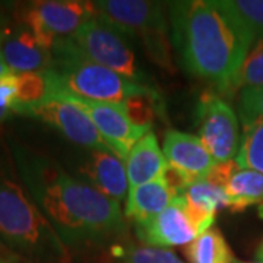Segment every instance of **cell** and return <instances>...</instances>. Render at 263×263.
Wrapping results in <instances>:
<instances>
[{
    "instance_id": "6da1fadb",
    "label": "cell",
    "mask_w": 263,
    "mask_h": 263,
    "mask_svg": "<svg viewBox=\"0 0 263 263\" xmlns=\"http://www.w3.org/2000/svg\"><path fill=\"white\" fill-rule=\"evenodd\" d=\"M15 161L28 193L69 250L104 245L126 233L120 202L28 149L15 148Z\"/></svg>"
},
{
    "instance_id": "7a4b0ae2",
    "label": "cell",
    "mask_w": 263,
    "mask_h": 263,
    "mask_svg": "<svg viewBox=\"0 0 263 263\" xmlns=\"http://www.w3.org/2000/svg\"><path fill=\"white\" fill-rule=\"evenodd\" d=\"M171 41L189 73L230 91L254 34L227 0L168 3Z\"/></svg>"
},
{
    "instance_id": "3957f363",
    "label": "cell",
    "mask_w": 263,
    "mask_h": 263,
    "mask_svg": "<svg viewBox=\"0 0 263 263\" xmlns=\"http://www.w3.org/2000/svg\"><path fill=\"white\" fill-rule=\"evenodd\" d=\"M0 243L28 263H70V250L28 190L0 176Z\"/></svg>"
},
{
    "instance_id": "277c9868",
    "label": "cell",
    "mask_w": 263,
    "mask_h": 263,
    "mask_svg": "<svg viewBox=\"0 0 263 263\" xmlns=\"http://www.w3.org/2000/svg\"><path fill=\"white\" fill-rule=\"evenodd\" d=\"M51 70L56 78V97L73 95L98 103L123 105L132 98L155 94L149 86L126 79L81 56L66 37L56 40L53 46Z\"/></svg>"
},
{
    "instance_id": "5b68a950",
    "label": "cell",
    "mask_w": 263,
    "mask_h": 263,
    "mask_svg": "<svg viewBox=\"0 0 263 263\" xmlns=\"http://www.w3.org/2000/svg\"><path fill=\"white\" fill-rule=\"evenodd\" d=\"M98 16L111 24L127 38H141L151 60L173 70L165 6L146 0H100L95 2Z\"/></svg>"
},
{
    "instance_id": "8992f818",
    "label": "cell",
    "mask_w": 263,
    "mask_h": 263,
    "mask_svg": "<svg viewBox=\"0 0 263 263\" xmlns=\"http://www.w3.org/2000/svg\"><path fill=\"white\" fill-rule=\"evenodd\" d=\"M66 38L85 59L133 82H145V76L139 69L135 51L129 46V38L103 18L97 16L78 29L73 35Z\"/></svg>"
},
{
    "instance_id": "52a82bcc",
    "label": "cell",
    "mask_w": 263,
    "mask_h": 263,
    "mask_svg": "<svg viewBox=\"0 0 263 263\" xmlns=\"http://www.w3.org/2000/svg\"><path fill=\"white\" fill-rule=\"evenodd\" d=\"M97 16L98 10L95 2L44 0L34 2L24 9L22 24L53 48L56 40L73 35L78 29Z\"/></svg>"
},
{
    "instance_id": "ba28073f",
    "label": "cell",
    "mask_w": 263,
    "mask_h": 263,
    "mask_svg": "<svg viewBox=\"0 0 263 263\" xmlns=\"http://www.w3.org/2000/svg\"><path fill=\"white\" fill-rule=\"evenodd\" d=\"M199 139L219 162L235 160L240 143V123L233 107L215 92H205L197 104Z\"/></svg>"
},
{
    "instance_id": "9c48e42d",
    "label": "cell",
    "mask_w": 263,
    "mask_h": 263,
    "mask_svg": "<svg viewBox=\"0 0 263 263\" xmlns=\"http://www.w3.org/2000/svg\"><path fill=\"white\" fill-rule=\"evenodd\" d=\"M18 114L34 117L54 127L65 138L89 151H111L97 130L89 116L81 107L65 98H50L47 101L25 107Z\"/></svg>"
},
{
    "instance_id": "30bf717a",
    "label": "cell",
    "mask_w": 263,
    "mask_h": 263,
    "mask_svg": "<svg viewBox=\"0 0 263 263\" xmlns=\"http://www.w3.org/2000/svg\"><path fill=\"white\" fill-rule=\"evenodd\" d=\"M60 98L69 100L81 107L89 116L111 152L123 161H126L132 148L151 132V126H142L133 122L123 105L119 104L98 103L73 95H60Z\"/></svg>"
},
{
    "instance_id": "8fae6325",
    "label": "cell",
    "mask_w": 263,
    "mask_h": 263,
    "mask_svg": "<svg viewBox=\"0 0 263 263\" xmlns=\"http://www.w3.org/2000/svg\"><path fill=\"white\" fill-rule=\"evenodd\" d=\"M136 237L145 247L167 249L192 243L202 230L189 215L186 200L177 196L160 215L135 226Z\"/></svg>"
},
{
    "instance_id": "7c38bea8",
    "label": "cell",
    "mask_w": 263,
    "mask_h": 263,
    "mask_svg": "<svg viewBox=\"0 0 263 263\" xmlns=\"http://www.w3.org/2000/svg\"><path fill=\"white\" fill-rule=\"evenodd\" d=\"M0 56L13 73L41 72L53 67V48L22 22L6 31Z\"/></svg>"
},
{
    "instance_id": "4fadbf2b",
    "label": "cell",
    "mask_w": 263,
    "mask_h": 263,
    "mask_svg": "<svg viewBox=\"0 0 263 263\" xmlns=\"http://www.w3.org/2000/svg\"><path fill=\"white\" fill-rule=\"evenodd\" d=\"M170 167L180 171L190 184L205 179L216 165L203 142L197 136L180 130H168L162 145Z\"/></svg>"
},
{
    "instance_id": "5bb4252c",
    "label": "cell",
    "mask_w": 263,
    "mask_h": 263,
    "mask_svg": "<svg viewBox=\"0 0 263 263\" xmlns=\"http://www.w3.org/2000/svg\"><path fill=\"white\" fill-rule=\"evenodd\" d=\"M79 171L84 181L105 196L117 202L127 196L129 180L124 161L111 151H91Z\"/></svg>"
},
{
    "instance_id": "9a60e30c",
    "label": "cell",
    "mask_w": 263,
    "mask_h": 263,
    "mask_svg": "<svg viewBox=\"0 0 263 263\" xmlns=\"http://www.w3.org/2000/svg\"><path fill=\"white\" fill-rule=\"evenodd\" d=\"M177 197L168 186L165 176L141 186L129 187L126 196L124 216L133 224H142L158 216Z\"/></svg>"
},
{
    "instance_id": "2e32d148",
    "label": "cell",
    "mask_w": 263,
    "mask_h": 263,
    "mask_svg": "<svg viewBox=\"0 0 263 263\" xmlns=\"http://www.w3.org/2000/svg\"><path fill=\"white\" fill-rule=\"evenodd\" d=\"M129 187L141 186L165 176L168 161L154 132L146 133L129 152L124 161Z\"/></svg>"
},
{
    "instance_id": "e0dca14e",
    "label": "cell",
    "mask_w": 263,
    "mask_h": 263,
    "mask_svg": "<svg viewBox=\"0 0 263 263\" xmlns=\"http://www.w3.org/2000/svg\"><path fill=\"white\" fill-rule=\"evenodd\" d=\"M227 208L241 212L249 206L263 203V174L253 170L240 168L226 184Z\"/></svg>"
},
{
    "instance_id": "ac0fdd59",
    "label": "cell",
    "mask_w": 263,
    "mask_h": 263,
    "mask_svg": "<svg viewBox=\"0 0 263 263\" xmlns=\"http://www.w3.org/2000/svg\"><path fill=\"white\" fill-rule=\"evenodd\" d=\"M183 254L189 263H235V256L226 237L211 227L205 233L183 247Z\"/></svg>"
},
{
    "instance_id": "d6986e66",
    "label": "cell",
    "mask_w": 263,
    "mask_h": 263,
    "mask_svg": "<svg viewBox=\"0 0 263 263\" xmlns=\"http://www.w3.org/2000/svg\"><path fill=\"white\" fill-rule=\"evenodd\" d=\"M16 114L25 107L47 101L57 95L56 78L51 69L41 72L16 73Z\"/></svg>"
},
{
    "instance_id": "ffe728a7",
    "label": "cell",
    "mask_w": 263,
    "mask_h": 263,
    "mask_svg": "<svg viewBox=\"0 0 263 263\" xmlns=\"http://www.w3.org/2000/svg\"><path fill=\"white\" fill-rule=\"evenodd\" d=\"M240 168L263 174V122L243 127L240 149L235 157Z\"/></svg>"
},
{
    "instance_id": "44dd1931",
    "label": "cell",
    "mask_w": 263,
    "mask_h": 263,
    "mask_svg": "<svg viewBox=\"0 0 263 263\" xmlns=\"http://www.w3.org/2000/svg\"><path fill=\"white\" fill-rule=\"evenodd\" d=\"M263 85V35L254 38L230 91Z\"/></svg>"
},
{
    "instance_id": "7402d4cb",
    "label": "cell",
    "mask_w": 263,
    "mask_h": 263,
    "mask_svg": "<svg viewBox=\"0 0 263 263\" xmlns=\"http://www.w3.org/2000/svg\"><path fill=\"white\" fill-rule=\"evenodd\" d=\"M114 257L117 263H184L168 249H155L145 246L119 247L116 249Z\"/></svg>"
},
{
    "instance_id": "603a6c76",
    "label": "cell",
    "mask_w": 263,
    "mask_h": 263,
    "mask_svg": "<svg viewBox=\"0 0 263 263\" xmlns=\"http://www.w3.org/2000/svg\"><path fill=\"white\" fill-rule=\"evenodd\" d=\"M237 113L243 127L263 122V85L238 91Z\"/></svg>"
},
{
    "instance_id": "cb8c5ba5",
    "label": "cell",
    "mask_w": 263,
    "mask_h": 263,
    "mask_svg": "<svg viewBox=\"0 0 263 263\" xmlns=\"http://www.w3.org/2000/svg\"><path fill=\"white\" fill-rule=\"evenodd\" d=\"M238 18L254 34V38L263 35V0H227Z\"/></svg>"
},
{
    "instance_id": "d4e9b609",
    "label": "cell",
    "mask_w": 263,
    "mask_h": 263,
    "mask_svg": "<svg viewBox=\"0 0 263 263\" xmlns=\"http://www.w3.org/2000/svg\"><path fill=\"white\" fill-rule=\"evenodd\" d=\"M16 88V73H9L0 79V124L15 113Z\"/></svg>"
},
{
    "instance_id": "484cf974",
    "label": "cell",
    "mask_w": 263,
    "mask_h": 263,
    "mask_svg": "<svg viewBox=\"0 0 263 263\" xmlns=\"http://www.w3.org/2000/svg\"><path fill=\"white\" fill-rule=\"evenodd\" d=\"M9 73H13V72L10 70L9 67H8V65L5 63V60H3L2 56H0V79H2L3 76L9 75Z\"/></svg>"
},
{
    "instance_id": "4316f807",
    "label": "cell",
    "mask_w": 263,
    "mask_h": 263,
    "mask_svg": "<svg viewBox=\"0 0 263 263\" xmlns=\"http://www.w3.org/2000/svg\"><path fill=\"white\" fill-rule=\"evenodd\" d=\"M6 31H8V28H5L3 25H0V47H2L3 40H5V37H6Z\"/></svg>"
},
{
    "instance_id": "83f0119b",
    "label": "cell",
    "mask_w": 263,
    "mask_h": 263,
    "mask_svg": "<svg viewBox=\"0 0 263 263\" xmlns=\"http://www.w3.org/2000/svg\"><path fill=\"white\" fill-rule=\"evenodd\" d=\"M256 256H257L259 262H263V246H260V247H259V250H257Z\"/></svg>"
},
{
    "instance_id": "f1b7e54d",
    "label": "cell",
    "mask_w": 263,
    "mask_h": 263,
    "mask_svg": "<svg viewBox=\"0 0 263 263\" xmlns=\"http://www.w3.org/2000/svg\"><path fill=\"white\" fill-rule=\"evenodd\" d=\"M0 263H10V262H8L5 257H2V256H0Z\"/></svg>"
},
{
    "instance_id": "f546056e",
    "label": "cell",
    "mask_w": 263,
    "mask_h": 263,
    "mask_svg": "<svg viewBox=\"0 0 263 263\" xmlns=\"http://www.w3.org/2000/svg\"><path fill=\"white\" fill-rule=\"evenodd\" d=\"M252 263H263V262H252Z\"/></svg>"
},
{
    "instance_id": "4dcf8cb0",
    "label": "cell",
    "mask_w": 263,
    "mask_h": 263,
    "mask_svg": "<svg viewBox=\"0 0 263 263\" xmlns=\"http://www.w3.org/2000/svg\"><path fill=\"white\" fill-rule=\"evenodd\" d=\"M262 246H263V243H262Z\"/></svg>"
}]
</instances>
